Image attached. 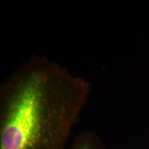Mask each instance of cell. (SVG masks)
Returning a JSON list of instances; mask_svg holds the SVG:
<instances>
[{"label": "cell", "mask_w": 149, "mask_h": 149, "mask_svg": "<svg viewBox=\"0 0 149 149\" xmlns=\"http://www.w3.org/2000/svg\"><path fill=\"white\" fill-rule=\"evenodd\" d=\"M90 83L47 58L32 56L0 89V149H66Z\"/></svg>", "instance_id": "1"}, {"label": "cell", "mask_w": 149, "mask_h": 149, "mask_svg": "<svg viewBox=\"0 0 149 149\" xmlns=\"http://www.w3.org/2000/svg\"><path fill=\"white\" fill-rule=\"evenodd\" d=\"M67 149H105L100 136L93 132L85 131L77 135Z\"/></svg>", "instance_id": "2"}]
</instances>
